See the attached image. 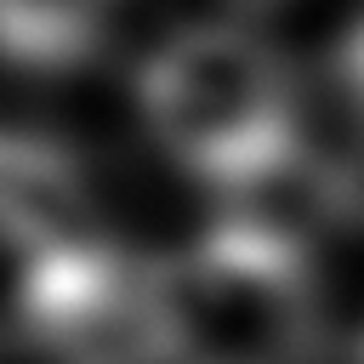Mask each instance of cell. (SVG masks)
Returning a JSON list of instances; mask_svg holds the SVG:
<instances>
[{
    "label": "cell",
    "instance_id": "obj_6",
    "mask_svg": "<svg viewBox=\"0 0 364 364\" xmlns=\"http://www.w3.org/2000/svg\"><path fill=\"white\" fill-rule=\"evenodd\" d=\"M341 85H347L353 102L364 108V23H358V34L341 46Z\"/></svg>",
    "mask_w": 364,
    "mask_h": 364
},
{
    "label": "cell",
    "instance_id": "obj_5",
    "mask_svg": "<svg viewBox=\"0 0 364 364\" xmlns=\"http://www.w3.org/2000/svg\"><path fill=\"white\" fill-rule=\"evenodd\" d=\"M119 0H0V57L28 68H68L91 57Z\"/></svg>",
    "mask_w": 364,
    "mask_h": 364
},
{
    "label": "cell",
    "instance_id": "obj_4",
    "mask_svg": "<svg viewBox=\"0 0 364 364\" xmlns=\"http://www.w3.org/2000/svg\"><path fill=\"white\" fill-rule=\"evenodd\" d=\"M74 239H91V228L68 154L40 136L0 131V330H23L34 279Z\"/></svg>",
    "mask_w": 364,
    "mask_h": 364
},
{
    "label": "cell",
    "instance_id": "obj_3",
    "mask_svg": "<svg viewBox=\"0 0 364 364\" xmlns=\"http://www.w3.org/2000/svg\"><path fill=\"white\" fill-rule=\"evenodd\" d=\"M23 336L46 364H165L154 262H131L97 239L63 245L34 279Z\"/></svg>",
    "mask_w": 364,
    "mask_h": 364
},
{
    "label": "cell",
    "instance_id": "obj_2",
    "mask_svg": "<svg viewBox=\"0 0 364 364\" xmlns=\"http://www.w3.org/2000/svg\"><path fill=\"white\" fill-rule=\"evenodd\" d=\"M165 364H313L318 284L290 228L233 216L154 262Z\"/></svg>",
    "mask_w": 364,
    "mask_h": 364
},
{
    "label": "cell",
    "instance_id": "obj_1",
    "mask_svg": "<svg viewBox=\"0 0 364 364\" xmlns=\"http://www.w3.org/2000/svg\"><path fill=\"white\" fill-rule=\"evenodd\" d=\"M142 114L165 154L222 193H262L301 165L296 85L233 23L171 34L142 63Z\"/></svg>",
    "mask_w": 364,
    "mask_h": 364
}]
</instances>
